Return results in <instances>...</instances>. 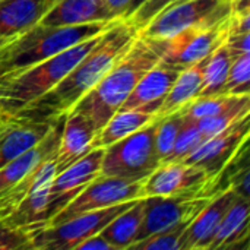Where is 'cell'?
Listing matches in <instances>:
<instances>
[{"label":"cell","mask_w":250,"mask_h":250,"mask_svg":"<svg viewBox=\"0 0 250 250\" xmlns=\"http://www.w3.org/2000/svg\"><path fill=\"white\" fill-rule=\"evenodd\" d=\"M248 32H250V6L242 9H231L229 16V35Z\"/></svg>","instance_id":"d6a6232c"},{"label":"cell","mask_w":250,"mask_h":250,"mask_svg":"<svg viewBox=\"0 0 250 250\" xmlns=\"http://www.w3.org/2000/svg\"><path fill=\"white\" fill-rule=\"evenodd\" d=\"M1 114H3V113H1V110H0V116H1Z\"/></svg>","instance_id":"ab89813d"},{"label":"cell","mask_w":250,"mask_h":250,"mask_svg":"<svg viewBox=\"0 0 250 250\" xmlns=\"http://www.w3.org/2000/svg\"><path fill=\"white\" fill-rule=\"evenodd\" d=\"M97 129L92 122L79 111L70 110L64 114L59 146L54 155L56 171H62L81 160L92 149Z\"/></svg>","instance_id":"e0dca14e"},{"label":"cell","mask_w":250,"mask_h":250,"mask_svg":"<svg viewBox=\"0 0 250 250\" xmlns=\"http://www.w3.org/2000/svg\"><path fill=\"white\" fill-rule=\"evenodd\" d=\"M163 57L161 40L136 35L130 47L72 108L86 116L97 132L122 107L138 81Z\"/></svg>","instance_id":"7a4b0ae2"},{"label":"cell","mask_w":250,"mask_h":250,"mask_svg":"<svg viewBox=\"0 0 250 250\" xmlns=\"http://www.w3.org/2000/svg\"><path fill=\"white\" fill-rule=\"evenodd\" d=\"M59 0H0V37L12 38L35 25Z\"/></svg>","instance_id":"d6986e66"},{"label":"cell","mask_w":250,"mask_h":250,"mask_svg":"<svg viewBox=\"0 0 250 250\" xmlns=\"http://www.w3.org/2000/svg\"><path fill=\"white\" fill-rule=\"evenodd\" d=\"M56 173L54 157L42 161L38 168L37 180L29 193L1 223L9 227L26 230L29 233L45 227L48 223V193Z\"/></svg>","instance_id":"4fadbf2b"},{"label":"cell","mask_w":250,"mask_h":250,"mask_svg":"<svg viewBox=\"0 0 250 250\" xmlns=\"http://www.w3.org/2000/svg\"><path fill=\"white\" fill-rule=\"evenodd\" d=\"M157 114L145 110H117L108 122L95 133L92 148H107L114 142L132 135L148 123L154 122Z\"/></svg>","instance_id":"603a6c76"},{"label":"cell","mask_w":250,"mask_h":250,"mask_svg":"<svg viewBox=\"0 0 250 250\" xmlns=\"http://www.w3.org/2000/svg\"><path fill=\"white\" fill-rule=\"evenodd\" d=\"M246 116H250V101L237 104L215 116L198 120V127L207 138H209L212 135H217L226 130L227 127H230L231 125H234L236 122L242 120Z\"/></svg>","instance_id":"83f0119b"},{"label":"cell","mask_w":250,"mask_h":250,"mask_svg":"<svg viewBox=\"0 0 250 250\" xmlns=\"http://www.w3.org/2000/svg\"><path fill=\"white\" fill-rule=\"evenodd\" d=\"M53 122L22 120L9 116L0 129V168L41 142L50 132Z\"/></svg>","instance_id":"ac0fdd59"},{"label":"cell","mask_w":250,"mask_h":250,"mask_svg":"<svg viewBox=\"0 0 250 250\" xmlns=\"http://www.w3.org/2000/svg\"><path fill=\"white\" fill-rule=\"evenodd\" d=\"M211 182L208 173L193 164L161 163L142 180L144 196H168L205 188Z\"/></svg>","instance_id":"5bb4252c"},{"label":"cell","mask_w":250,"mask_h":250,"mask_svg":"<svg viewBox=\"0 0 250 250\" xmlns=\"http://www.w3.org/2000/svg\"><path fill=\"white\" fill-rule=\"evenodd\" d=\"M177 1H183V0H146L145 3H142L138 9H135L130 15H127L125 19L126 23H129L132 28L136 29V32L144 28L160 10H163L166 6L171 4V3H177Z\"/></svg>","instance_id":"4dcf8cb0"},{"label":"cell","mask_w":250,"mask_h":250,"mask_svg":"<svg viewBox=\"0 0 250 250\" xmlns=\"http://www.w3.org/2000/svg\"><path fill=\"white\" fill-rule=\"evenodd\" d=\"M190 223L174 226L168 230L154 233L139 242H135L129 249L135 250H179L180 239Z\"/></svg>","instance_id":"f1b7e54d"},{"label":"cell","mask_w":250,"mask_h":250,"mask_svg":"<svg viewBox=\"0 0 250 250\" xmlns=\"http://www.w3.org/2000/svg\"><path fill=\"white\" fill-rule=\"evenodd\" d=\"M138 32L125 21L107 28L98 42L47 94L16 111L12 117L34 122H51L69 113L89 92L113 63L130 47Z\"/></svg>","instance_id":"6da1fadb"},{"label":"cell","mask_w":250,"mask_h":250,"mask_svg":"<svg viewBox=\"0 0 250 250\" xmlns=\"http://www.w3.org/2000/svg\"><path fill=\"white\" fill-rule=\"evenodd\" d=\"M249 78H250V53L234 57L231 67L229 70L223 94H234L243 95L249 94Z\"/></svg>","instance_id":"f546056e"},{"label":"cell","mask_w":250,"mask_h":250,"mask_svg":"<svg viewBox=\"0 0 250 250\" xmlns=\"http://www.w3.org/2000/svg\"><path fill=\"white\" fill-rule=\"evenodd\" d=\"M237 195L231 189L215 193L209 202L199 211V214L186 227L179 250H208L209 245Z\"/></svg>","instance_id":"9a60e30c"},{"label":"cell","mask_w":250,"mask_h":250,"mask_svg":"<svg viewBox=\"0 0 250 250\" xmlns=\"http://www.w3.org/2000/svg\"><path fill=\"white\" fill-rule=\"evenodd\" d=\"M145 1H146V0H133V3H132V6H130L129 12L126 13V16H127V15H130V13H132V12H133L135 9H138V7H139V6H141L142 3H145ZM126 16H125V18H126ZM125 18H123V19H125Z\"/></svg>","instance_id":"8d00e7d4"},{"label":"cell","mask_w":250,"mask_h":250,"mask_svg":"<svg viewBox=\"0 0 250 250\" xmlns=\"http://www.w3.org/2000/svg\"><path fill=\"white\" fill-rule=\"evenodd\" d=\"M226 44L233 57H239L242 54L250 53V32L239 34V35H229Z\"/></svg>","instance_id":"836d02e7"},{"label":"cell","mask_w":250,"mask_h":250,"mask_svg":"<svg viewBox=\"0 0 250 250\" xmlns=\"http://www.w3.org/2000/svg\"><path fill=\"white\" fill-rule=\"evenodd\" d=\"M144 198L142 180H127L120 177L100 176L76 195L62 211L51 217L47 226H57L78 214L103 209L122 202Z\"/></svg>","instance_id":"9c48e42d"},{"label":"cell","mask_w":250,"mask_h":250,"mask_svg":"<svg viewBox=\"0 0 250 250\" xmlns=\"http://www.w3.org/2000/svg\"><path fill=\"white\" fill-rule=\"evenodd\" d=\"M7 119H9V116H7V114H4V113H3V114L0 116V129H1L3 126H4V123L7 122Z\"/></svg>","instance_id":"74e56055"},{"label":"cell","mask_w":250,"mask_h":250,"mask_svg":"<svg viewBox=\"0 0 250 250\" xmlns=\"http://www.w3.org/2000/svg\"><path fill=\"white\" fill-rule=\"evenodd\" d=\"M180 72V67L160 60L138 81L119 110H145L157 114Z\"/></svg>","instance_id":"2e32d148"},{"label":"cell","mask_w":250,"mask_h":250,"mask_svg":"<svg viewBox=\"0 0 250 250\" xmlns=\"http://www.w3.org/2000/svg\"><path fill=\"white\" fill-rule=\"evenodd\" d=\"M231 0H183L160 10L138 35L149 40H167L188 28L212 25L229 18Z\"/></svg>","instance_id":"8992f818"},{"label":"cell","mask_w":250,"mask_h":250,"mask_svg":"<svg viewBox=\"0 0 250 250\" xmlns=\"http://www.w3.org/2000/svg\"><path fill=\"white\" fill-rule=\"evenodd\" d=\"M183 123H185V114L182 108L157 120L155 130H154V144H155L157 155L161 163L171 154L176 138Z\"/></svg>","instance_id":"484cf974"},{"label":"cell","mask_w":250,"mask_h":250,"mask_svg":"<svg viewBox=\"0 0 250 250\" xmlns=\"http://www.w3.org/2000/svg\"><path fill=\"white\" fill-rule=\"evenodd\" d=\"M249 199L237 196L224 215L208 250L234 249L249 242Z\"/></svg>","instance_id":"7402d4cb"},{"label":"cell","mask_w":250,"mask_h":250,"mask_svg":"<svg viewBox=\"0 0 250 250\" xmlns=\"http://www.w3.org/2000/svg\"><path fill=\"white\" fill-rule=\"evenodd\" d=\"M104 0H59L40 21L45 26H73L92 22H111Z\"/></svg>","instance_id":"ffe728a7"},{"label":"cell","mask_w":250,"mask_h":250,"mask_svg":"<svg viewBox=\"0 0 250 250\" xmlns=\"http://www.w3.org/2000/svg\"><path fill=\"white\" fill-rule=\"evenodd\" d=\"M75 250H114L113 246L101 236V234H95L83 242H81Z\"/></svg>","instance_id":"d590c367"},{"label":"cell","mask_w":250,"mask_h":250,"mask_svg":"<svg viewBox=\"0 0 250 250\" xmlns=\"http://www.w3.org/2000/svg\"><path fill=\"white\" fill-rule=\"evenodd\" d=\"M230 16V15H229ZM229 37V18L212 25L188 28L167 40H161V60L180 69L211 54Z\"/></svg>","instance_id":"30bf717a"},{"label":"cell","mask_w":250,"mask_h":250,"mask_svg":"<svg viewBox=\"0 0 250 250\" xmlns=\"http://www.w3.org/2000/svg\"><path fill=\"white\" fill-rule=\"evenodd\" d=\"M104 3H105V7L110 13L111 19L119 21L126 16L133 0H104Z\"/></svg>","instance_id":"e575fe53"},{"label":"cell","mask_w":250,"mask_h":250,"mask_svg":"<svg viewBox=\"0 0 250 250\" xmlns=\"http://www.w3.org/2000/svg\"><path fill=\"white\" fill-rule=\"evenodd\" d=\"M0 250H34L32 236L26 230L0 223Z\"/></svg>","instance_id":"1f68e13d"},{"label":"cell","mask_w":250,"mask_h":250,"mask_svg":"<svg viewBox=\"0 0 250 250\" xmlns=\"http://www.w3.org/2000/svg\"><path fill=\"white\" fill-rule=\"evenodd\" d=\"M157 120L104 148L101 176L127 180H144L148 177L161 164L154 144Z\"/></svg>","instance_id":"5b68a950"},{"label":"cell","mask_w":250,"mask_h":250,"mask_svg":"<svg viewBox=\"0 0 250 250\" xmlns=\"http://www.w3.org/2000/svg\"><path fill=\"white\" fill-rule=\"evenodd\" d=\"M103 34V32H101ZM101 34L78 42L22 72L0 79V110L7 116L38 100L56 86L98 42Z\"/></svg>","instance_id":"277c9868"},{"label":"cell","mask_w":250,"mask_h":250,"mask_svg":"<svg viewBox=\"0 0 250 250\" xmlns=\"http://www.w3.org/2000/svg\"><path fill=\"white\" fill-rule=\"evenodd\" d=\"M211 198L205 188L168 196H144L145 214L136 242L174 226L190 223Z\"/></svg>","instance_id":"ba28073f"},{"label":"cell","mask_w":250,"mask_h":250,"mask_svg":"<svg viewBox=\"0 0 250 250\" xmlns=\"http://www.w3.org/2000/svg\"><path fill=\"white\" fill-rule=\"evenodd\" d=\"M207 136L199 130L198 122L188 119L185 116V123L176 138L174 146L171 154L163 161V163H182L190 152H193L204 141Z\"/></svg>","instance_id":"4316f807"},{"label":"cell","mask_w":250,"mask_h":250,"mask_svg":"<svg viewBox=\"0 0 250 250\" xmlns=\"http://www.w3.org/2000/svg\"><path fill=\"white\" fill-rule=\"evenodd\" d=\"M233 60H234V57L231 56L226 41L221 42L211 53V56L207 62L204 85H202V89L198 97H212V95L223 94L224 83H226V79H227V75H229Z\"/></svg>","instance_id":"d4e9b609"},{"label":"cell","mask_w":250,"mask_h":250,"mask_svg":"<svg viewBox=\"0 0 250 250\" xmlns=\"http://www.w3.org/2000/svg\"><path fill=\"white\" fill-rule=\"evenodd\" d=\"M12 38H13V37H12ZM12 38H6V37H0V47H1V45H4V44H6L7 41H10Z\"/></svg>","instance_id":"f35d334b"},{"label":"cell","mask_w":250,"mask_h":250,"mask_svg":"<svg viewBox=\"0 0 250 250\" xmlns=\"http://www.w3.org/2000/svg\"><path fill=\"white\" fill-rule=\"evenodd\" d=\"M104 148H92L81 160L56 173L48 193V220L62 211L91 182L101 176Z\"/></svg>","instance_id":"8fae6325"},{"label":"cell","mask_w":250,"mask_h":250,"mask_svg":"<svg viewBox=\"0 0 250 250\" xmlns=\"http://www.w3.org/2000/svg\"><path fill=\"white\" fill-rule=\"evenodd\" d=\"M211 54L204 57L202 60L186 66L182 69L179 76L176 78L173 86L170 88L168 94L164 97L158 111H157V119L166 117L170 113L177 111L182 108L185 104L196 98L202 89L204 85V75H205V66Z\"/></svg>","instance_id":"44dd1931"},{"label":"cell","mask_w":250,"mask_h":250,"mask_svg":"<svg viewBox=\"0 0 250 250\" xmlns=\"http://www.w3.org/2000/svg\"><path fill=\"white\" fill-rule=\"evenodd\" d=\"M249 125L250 117L246 116L226 130L207 138L182 163L204 168L212 180L237 152L240 145L249 139Z\"/></svg>","instance_id":"7c38bea8"},{"label":"cell","mask_w":250,"mask_h":250,"mask_svg":"<svg viewBox=\"0 0 250 250\" xmlns=\"http://www.w3.org/2000/svg\"><path fill=\"white\" fill-rule=\"evenodd\" d=\"M144 201L138 199L132 207L113 218L100 233L114 250L129 249L138 239L144 221Z\"/></svg>","instance_id":"cb8c5ba5"},{"label":"cell","mask_w":250,"mask_h":250,"mask_svg":"<svg viewBox=\"0 0 250 250\" xmlns=\"http://www.w3.org/2000/svg\"><path fill=\"white\" fill-rule=\"evenodd\" d=\"M135 201L122 202L103 209L78 214L57 226H45L31 233L34 250H75L76 246L103 231V229Z\"/></svg>","instance_id":"52a82bcc"},{"label":"cell","mask_w":250,"mask_h":250,"mask_svg":"<svg viewBox=\"0 0 250 250\" xmlns=\"http://www.w3.org/2000/svg\"><path fill=\"white\" fill-rule=\"evenodd\" d=\"M114 22L117 21L73 26H45L38 23L15 35L0 47V79L22 72L78 42L95 37Z\"/></svg>","instance_id":"3957f363"}]
</instances>
